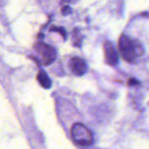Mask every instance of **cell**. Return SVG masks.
Segmentation results:
<instances>
[{"label": "cell", "mask_w": 149, "mask_h": 149, "mask_svg": "<svg viewBox=\"0 0 149 149\" xmlns=\"http://www.w3.org/2000/svg\"><path fill=\"white\" fill-rule=\"evenodd\" d=\"M119 49L122 58L128 63L134 62L144 53L141 43L125 34H122L119 39Z\"/></svg>", "instance_id": "cell-1"}, {"label": "cell", "mask_w": 149, "mask_h": 149, "mask_svg": "<svg viewBox=\"0 0 149 149\" xmlns=\"http://www.w3.org/2000/svg\"><path fill=\"white\" fill-rule=\"evenodd\" d=\"M70 134L73 141L79 146L88 147L94 141L91 131L82 123H75L71 127Z\"/></svg>", "instance_id": "cell-2"}, {"label": "cell", "mask_w": 149, "mask_h": 149, "mask_svg": "<svg viewBox=\"0 0 149 149\" xmlns=\"http://www.w3.org/2000/svg\"><path fill=\"white\" fill-rule=\"evenodd\" d=\"M61 12H62L63 15H68V14H69V13L71 12V9H70L69 6L66 5V6H64V7L61 9Z\"/></svg>", "instance_id": "cell-8"}, {"label": "cell", "mask_w": 149, "mask_h": 149, "mask_svg": "<svg viewBox=\"0 0 149 149\" xmlns=\"http://www.w3.org/2000/svg\"><path fill=\"white\" fill-rule=\"evenodd\" d=\"M139 84H140V82L135 79H130L129 81H128L129 86H135V85H139Z\"/></svg>", "instance_id": "cell-9"}, {"label": "cell", "mask_w": 149, "mask_h": 149, "mask_svg": "<svg viewBox=\"0 0 149 149\" xmlns=\"http://www.w3.org/2000/svg\"><path fill=\"white\" fill-rule=\"evenodd\" d=\"M51 31H58L62 37H63V38L64 39H66L67 38V36H66V31H65V30L62 28V27H59V28H56V27H53L52 29H51Z\"/></svg>", "instance_id": "cell-7"}, {"label": "cell", "mask_w": 149, "mask_h": 149, "mask_svg": "<svg viewBox=\"0 0 149 149\" xmlns=\"http://www.w3.org/2000/svg\"><path fill=\"white\" fill-rule=\"evenodd\" d=\"M37 80L39 81L40 86L46 89L50 88L52 86V82H51L50 79L48 78L47 73L43 71H40L39 73L37 74Z\"/></svg>", "instance_id": "cell-6"}, {"label": "cell", "mask_w": 149, "mask_h": 149, "mask_svg": "<svg viewBox=\"0 0 149 149\" xmlns=\"http://www.w3.org/2000/svg\"><path fill=\"white\" fill-rule=\"evenodd\" d=\"M70 69L72 72L77 76H82L83 75L86 71H87V64L86 62L78 57H74L70 60Z\"/></svg>", "instance_id": "cell-5"}, {"label": "cell", "mask_w": 149, "mask_h": 149, "mask_svg": "<svg viewBox=\"0 0 149 149\" xmlns=\"http://www.w3.org/2000/svg\"><path fill=\"white\" fill-rule=\"evenodd\" d=\"M104 52L107 63L111 65H116L119 63V55L113 45L110 41H105L104 44Z\"/></svg>", "instance_id": "cell-4"}, {"label": "cell", "mask_w": 149, "mask_h": 149, "mask_svg": "<svg viewBox=\"0 0 149 149\" xmlns=\"http://www.w3.org/2000/svg\"><path fill=\"white\" fill-rule=\"evenodd\" d=\"M36 52L41 56V62L43 65H47L54 61L56 58V52L54 49L42 42H39L34 45Z\"/></svg>", "instance_id": "cell-3"}]
</instances>
